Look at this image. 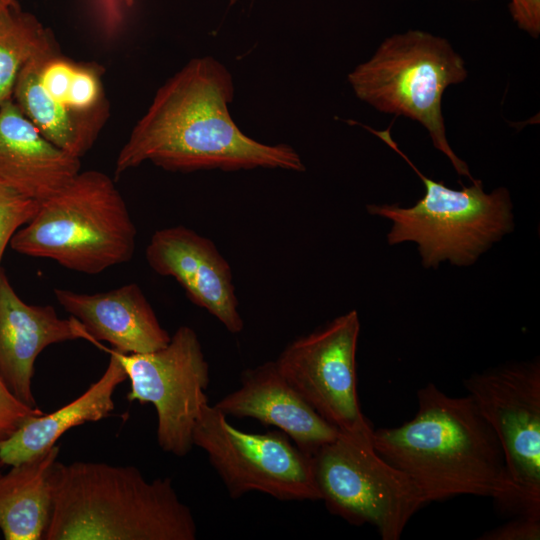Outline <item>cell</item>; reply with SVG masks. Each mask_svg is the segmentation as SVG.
<instances>
[{
    "mask_svg": "<svg viewBox=\"0 0 540 540\" xmlns=\"http://www.w3.org/2000/svg\"><path fill=\"white\" fill-rule=\"evenodd\" d=\"M233 78L213 57L190 60L156 92L133 127L116 162L117 176L146 161L172 172L255 168L304 172L296 150L259 142L239 129L229 112Z\"/></svg>",
    "mask_w": 540,
    "mask_h": 540,
    "instance_id": "6da1fadb",
    "label": "cell"
},
{
    "mask_svg": "<svg viewBox=\"0 0 540 540\" xmlns=\"http://www.w3.org/2000/svg\"><path fill=\"white\" fill-rule=\"evenodd\" d=\"M418 411L398 427L374 429V450L408 475L427 504L458 495H508L504 454L470 395L452 397L434 383L417 391Z\"/></svg>",
    "mask_w": 540,
    "mask_h": 540,
    "instance_id": "7a4b0ae2",
    "label": "cell"
},
{
    "mask_svg": "<svg viewBox=\"0 0 540 540\" xmlns=\"http://www.w3.org/2000/svg\"><path fill=\"white\" fill-rule=\"evenodd\" d=\"M43 540H194L197 525L170 478L134 466L55 462Z\"/></svg>",
    "mask_w": 540,
    "mask_h": 540,
    "instance_id": "3957f363",
    "label": "cell"
},
{
    "mask_svg": "<svg viewBox=\"0 0 540 540\" xmlns=\"http://www.w3.org/2000/svg\"><path fill=\"white\" fill-rule=\"evenodd\" d=\"M357 123V122H355ZM400 155L421 179L425 193L413 206L369 204V214L391 221L387 234L390 246L415 242L425 268H437L449 261L455 266L474 264L481 254L514 229L510 192L499 187L486 193L483 182L473 179L461 189L447 187L424 175L391 136V124L384 130L357 123Z\"/></svg>",
    "mask_w": 540,
    "mask_h": 540,
    "instance_id": "277c9868",
    "label": "cell"
},
{
    "mask_svg": "<svg viewBox=\"0 0 540 540\" xmlns=\"http://www.w3.org/2000/svg\"><path fill=\"white\" fill-rule=\"evenodd\" d=\"M136 234L114 181L101 171L87 170L42 201L33 219L13 235L10 246L72 271L98 274L132 259Z\"/></svg>",
    "mask_w": 540,
    "mask_h": 540,
    "instance_id": "5b68a950",
    "label": "cell"
},
{
    "mask_svg": "<svg viewBox=\"0 0 540 540\" xmlns=\"http://www.w3.org/2000/svg\"><path fill=\"white\" fill-rule=\"evenodd\" d=\"M467 77L466 61L448 39L409 29L383 39L347 80L355 96L376 111L418 122L456 173L472 181L467 163L449 144L442 112L446 89Z\"/></svg>",
    "mask_w": 540,
    "mask_h": 540,
    "instance_id": "8992f818",
    "label": "cell"
},
{
    "mask_svg": "<svg viewBox=\"0 0 540 540\" xmlns=\"http://www.w3.org/2000/svg\"><path fill=\"white\" fill-rule=\"evenodd\" d=\"M314 482L326 508L350 524H371L383 540H398L427 504L418 486L384 460L372 440L340 432L312 456Z\"/></svg>",
    "mask_w": 540,
    "mask_h": 540,
    "instance_id": "52a82bcc",
    "label": "cell"
},
{
    "mask_svg": "<svg viewBox=\"0 0 540 540\" xmlns=\"http://www.w3.org/2000/svg\"><path fill=\"white\" fill-rule=\"evenodd\" d=\"M464 387L497 436L508 495L503 513L540 518V361L476 373Z\"/></svg>",
    "mask_w": 540,
    "mask_h": 540,
    "instance_id": "ba28073f",
    "label": "cell"
},
{
    "mask_svg": "<svg viewBox=\"0 0 540 540\" xmlns=\"http://www.w3.org/2000/svg\"><path fill=\"white\" fill-rule=\"evenodd\" d=\"M193 443L204 450L231 498L251 491L278 500H319L311 455L280 430L248 433L206 404L193 431Z\"/></svg>",
    "mask_w": 540,
    "mask_h": 540,
    "instance_id": "9c48e42d",
    "label": "cell"
},
{
    "mask_svg": "<svg viewBox=\"0 0 540 540\" xmlns=\"http://www.w3.org/2000/svg\"><path fill=\"white\" fill-rule=\"evenodd\" d=\"M94 344L121 362L130 381L128 401L155 407L160 448L177 457L186 456L194 446L197 419L208 404L209 365L197 333L180 326L165 347L140 354Z\"/></svg>",
    "mask_w": 540,
    "mask_h": 540,
    "instance_id": "30bf717a",
    "label": "cell"
},
{
    "mask_svg": "<svg viewBox=\"0 0 540 540\" xmlns=\"http://www.w3.org/2000/svg\"><path fill=\"white\" fill-rule=\"evenodd\" d=\"M358 313L351 310L289 343L275 363L290 385L340 432L372 440L356 378Z\"/></svg>",
    "mask_w": 540,
    "mask_h": 540,
    "instance_id": "8fae6325",
    "label": "cell"
},
{
    "mask_svg": "<svg viewBox=\"0 0 540 540\" xmlns=\"http://www.w3.org/2000/svg\"><path fill=\"white\" fill-rule=\"evenodd\" d=\"M145 257L154 272L173 277L189 300L227 331L243 330L231 267L210 239L183 225L159 229L151 236Z\"/></svg>",
    "mask_w": 540,
    "mask_h": 540,
    "instance_id": "7c38bea8",
    "label": "cell"
},
{
    "mask_svg": "<svg viewBox=\"0 0 540 540\" xmlns=\"http://www.w3.org/2000/svg\"><path fill=\"white\" fill-rule=\"evenodd\" d=\"M91 337L71 316L60 318L51 305L25 303L0 267V379L25 405L38 408L32 392L34 365L48 346Z\"/></svg>",
    "mask_w": 540,
    "mask_h": 540,
    "instance_id": "4fadbf2b",
    "label": "cell"
},
{
    "mask_svg": "<svg viewBox=\"0 0 540 540\" xmlns=\"http://www.w3.org/2000/svg\"><path fill=\"white\" fill-rule=\"evenodd\" d=\"M214 406L226 416L253 418L277 427L311 456L340 434L290 385L275 361L245 370L241 386Z\"/></svg>",
    "mask_w": 540,
    "mask_h": 540,
    "instance_id": "5bb4252c",
    "label": "cell"
},
{
    "mask_svg": "<svg viewBox=\"0 0 540 540\" xmlns=\"http://www.w3.org/2000/svg\"><path fill=\"white\" fill-rule=\"evenodd\" d=\"M54 295L65 311L82 323L93 344L106 341L120 353L140 354L159 350L170 341L171 336L135 283L94 294L56 288Z\"/></svg>",
    "mask_w": 540,
    "mask_h": 540,
    "instance_id": "9a60e30c",
    "label": "cell"
},
{
    "mask_svg": "<svg viewBox=\"0 0 540 540\" xmlns=\"http://www.w3.org/2000/svg\"><path fill=\"white\" fill-rule=\"evenodd\" d=\"M80 167V158L45 138L13 99L0 105L1 182L42 202L62 190Z\"/></svg>",
    "mask_w": 540,
    "mask_h": 540,
    "instance_id": "2e32d148",
    "label": "cell"
},
{
    "mask_svg": "<svg viewBox=\"0 0 540 540\" xmlns=\"http://www.w3.org/2000/svg\"><path fill=\"white\" fill-rule=\"evenodd\" d=\"M101 377L80 396L50 414L27 420L0 444V465L30 460L56 445L69 429L106 418L114 410L113 393L127 379L121 362L112 354Z\"/></svg>",
    "mask_w": 540,
    "mask_h": 540,
    "instance_id": "e0dca14e",
    "label": "cell"
},
{
    "mask_svg": "<svg viewBox=\"0 0 540 540\" xmlns=\"http://www.w3.org/2000/svg\"><path fill=\"white\" fill-rule=\"evenodd\" d=\"M60 446L0 474V530L6 540L43 539L51 510L50 474Z\"/></svg>",
    "mask_w": 540,
    "mask_h": 540,
    "instance_id": "ac0fdd59",
    "label": "cell"
},
{
    "mask_svg": "<svg viewBox=\"0 0 540 540\" xmlns=\"http://www.w3.org/2000/svg\"><path fill=\"white\" fill-rule=\"evenodd\" d=\"M42 58L32 60L22 69L12 99L45 138L81 158L94 144L106 117L77 114L54 101L38 80L37 68Z\"/></svg>",
    "mask_w": 540,
    "mask_h": 540,
    "instance_id": "d6986e66",
    "label": "cell"
},
{
    "mask_svg": "<svg viewBox=\"0 0 540 540\" xmlns=\"http://www.w3.org/2000/svg\"><path fill=\"white\" fill-rule=\"evenodd\" d=\"M58 53L48 29L16 1L0 8V105L12 99L16 80L32 60Z\"/></svg>",
    "mask_w": 540,
    "mask_h": 540,
    "instance_id": "ffe728a7",
    "label": "cell"
},
{
    "mask_svg": "<svg viewBox=\"0 0 540 540\" xmlns=\"http://www.w3.org/2000/svg\"><path fill=\"white\" fill-rule=\"evenodd\" d=\"M40 203L0 181V263L13 235L33 219Z\"/></svg>",
    "mask_w": 540,
    "mask_h": 540,
    "instance_id": "44dd1931",
    "label": "cell"
},
{
    "mask_svg": "<svg viewBox=\"0 0 540 540\" xmlns=\"http://www.w3.org/2000/svg\"><path fill=\"white\" fill-rule=\"evenodd\" d=\"M44 414L19 401L0 379V444L12 436L27 420Z\"/></svg>",
    "mask_w": 540,
    "mask_h": 540,
    "instance_id": "7402d4cb",
    "label": "cell"
},
{
    "mask_svg": "<svg viewBox=\"0 0 540 540\" xmlns=\"http://www.w3.org/2000/svg\"><path fill=\"white\" fill-rule=\"evenodd\" d=\"M480 540H539L540 518L517 515L515 519L493 528L479 537Z\"/></svg>",
    "mask_w": 540,
    "mask_h": 540,
    "instance_id": "603a6c76",
    "label": "cell"
},
{
    "mask_svg": "<svg viewBox=\"0 0 540 540\" xmlns=\"http://www.w3.org/2000/svg\"><path fill=\"white\" fill-rule=\"evenodd\" d=\"M509 12L516 26L530 37L540 36V0H510Z\"/></svg>",
    "mask_w": 540,
    "mask_h": 540,
    "instance_id": "cb8c5ba5",
    "label": "cell"
},
{
    "mask_svg": "<svg viewBox=\"0 0 540 540\" xmlns=\"http://www.w3.org/2000/svg\"><path fill=\"white\" fill-rule=\"evenodd\" d=\"M126 5L131 6L136 0H122Z\"/></svg>",
    "mask_w": 540,
    "mask_h": 540,
    "instance_id": "d4e9b609",
    "label": "cell"
},
{
    "mask_svg": "<svg viewBox=\"0 0 540 540\" xmlns=\"http://www.w3.org/2000/svg\"><path fill=\"white\" fill-rule=\"evenodd\" d=\"M7 4H10L7 0H0V8Z\"/></svg>",
    "mask_w": 540,
    "mask_h": 540,
    "instance_id": "484cf974",
    "label": "cell"
},
{
    "mask_svg": "<svg viewBox=\"0 0 540 540\" xmlns=\"http://www.w3.org/2000/svg\"><path fill=\"white\" fill-rule=\"evenodd\" d=\"M7 1H8L9 3H12V2H14V1H16V0H7Z\"/></svg>",
    "mask_w": 540,
    "mask_h": 540,
    "instance_id": "4316f807",
    "label": "cell"
},
{
    "mask_svg": "<svg viewBox=\"0 0 540 540\" xmlns=\"http://www.w3.org/2000/svg\"><path fill=\"white\" fill-rule=\"evenodd\" d=\"M236 0H230L231 4H233Z\"/></svg>",
    "mask_w": 540,
    "mask_h": 540,
    "instance_id": "83f0119b",
    "label": "cell"
},
{
    "mask_svg": "<svg viewBox=\"0 0 540 540\" xmlns=\"http://www.w3.org/2000/svg\"><path fill=\"white\" fill-rule=\"evenodd\" d=\"M467 1H480V0H467Z\"/></svg>",
    "mask_w": 540,
    "mask_h": 540,
    "instance_id": "f1b7e54d",
    "label": "cell"
}]
</instances>
